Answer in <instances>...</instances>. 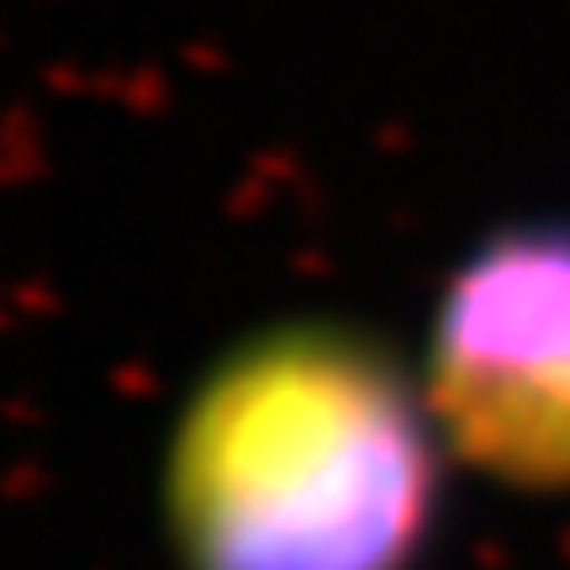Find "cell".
I'll list each match as a JSON object with an SVG mask.
<instances>
[{"mask_svg":"<svg viewBox=\"0 0 570 570\" xmlns=\"http://www.w3.org/2000/svg\"><path fill=\"white\" fill-rule=\"evenodd\" d=\"M444 439L423 375L370 327L285 317L223 348L164 444L180 570H417Z\"/></svg>","mask_w":570,"mask_h":570,"instance_id":"6da1fadb","label":"cell"},{"mask_svg":"<svg viewBox=\"0 0 570 570\" xmlns=\"http://www.w3.org/2000/svg\"><path fill=\"white\" fill-rule=\"evenodd\" d=\"M417 375L449 460L508 491H570V217L465 248Z\"/></svg>","mask_w":570,"mask_h":570,"instance_id":"7a4b0ae2","label":"cell"}]
</instances>
